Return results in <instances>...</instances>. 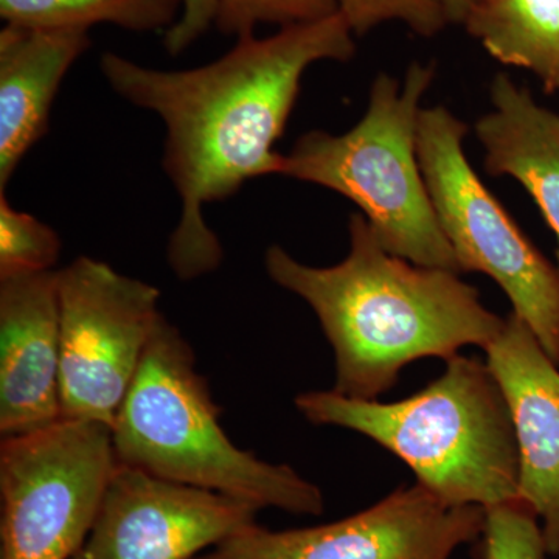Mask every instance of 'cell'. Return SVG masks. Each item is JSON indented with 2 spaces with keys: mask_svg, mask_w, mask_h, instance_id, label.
<instances>
[{
  "mask_svg": "<svg viewBox=\"0 0 559 559\" xmlns=\"http://www.w3.org/2000/svg\"><path fill=\"white\" fill-rule=\"evenodd\" d=\"M355 51V35L336 13L267 38L242 36L229 53L197 69H151L103 55V76L114 92L157 114L167 130L164 167L180 200L167 249L176 277L218 270L223 248L205 223V205L226 200L249 180L280 175L283 154L275 143L305 72L319 61L352 60Z\"/></svg>",
  "mask_w": 559,
  "mask_h": 559,
  "instance_id": "cell-1",
  "label": "cell"
},
{
  "mask_svg": "<svg viewBox=\"0 0 559 559\" xmlns=\"http://www.w3.org/2000/svg\"><path fill=\"white\" fill-rule=\"evenodd\" d=\"M348 230V255L334 266H308L280 246L264 255L272 282L318 316L336 358L334 392L378 400L415 360H448L498 340L506 320L457 272L393 255L360 213H353Z\"/></svg>",
  "mask_w": 559,
  "mask_h": 559,
  "instance_id": "cell-2",
  "label": "cell"
},
{
  "mask_svg": "<svg viewBox=\"0 0 559 559\" xmlns=\"http://www.w3.org/2000/svg\"><path fill=\"white\" fill-rule=\"evenodd\" d=\"M294 404L312 425L353 430L392 452L448 506L487 510L520 499L509 404L488 364L473 356L448 359L436 381L395 403L316 390Z\"/></svg>",
  "mask_w": 559,
  "mask_h": 559,
  "instance_id": "cell-3",
  "label": "cell"
},
{
  "mask_svg": "<svg viewBox=\"0 0 559 559\" xmlns=\"http://www.w3.org/2000/svg\"><path fill=\"white\" fill-rule=\"evenodd\" d=\"M219 414L193 348L162 316L114 421L117 463L260 510L322 514L318 485L231 443Z\"/></svg>",
  "mask_w": 559,
  "mask_h": 559,
  "instance_id": "cell-4",
  "label": "cell"
},
{
  "mask_svg": "<svg viewBox=\"0 0 559 559\" xmlns=\"http://www.w3.org/2000/svg\"><path fill=\"white\" fill-rule=\"evenodd\" d=\"M433 76V62H412L403 81L380 73L362 119L344 134L301 135L293 151L283 154L280 175L347 198L393 255L462 274L418 157L421 100Z\"/></svg>",
  "mask_w": 559,
  "mask_h": 559,
  "instance_id": "cell-5",
  "label": "cell"
},
{
  "mask_svg": "<svg viewBox=\"0 0 559 559\" xmlns=\"http://www.w3.org/2000/svg\"><path fill=\"white\" fill-rule=\"evenodd\" d=\"M465 121L444 106L423 108L418 157L441 230L462 272H480L559 366V270L525 237L471 167Z\"/></svg>",
  "mask_w": 559,
  "mask_h": 559,
  "instance_id": "cell-6",
  "label": "cell"
},
{
  "mask_svg": "<svg viewBox=\"0 0 559 559\" xmlns=\"http://www.w3.org/2000/svg\"><path fill=\"white\" fill-rule=\"evenodd\" d=\"M112 429L84 419L2 439L0 559H72L116 473Z\"/></svg>",
  "mask_w": 559,
  "mask_h": 559,
  "instance_id": "cell-7",
  "label": "cell"
},
{
  "mask_svg": "<svg viewBox=\"0 0 559 559\" xmlns=\"http://www.w3.org/2000/svg\"><path fill=\"white\" fill-rule=\"evenodd\" d=\"M57 289L62 419L112 429L162 319L160 290L90 257L57 271Z\"/></svg>",
  "mask_w": 559,
  "mask_h": 559,
  "instance_id": "cell-8",
  "label": "cell"
},
{
  "mask_svg": "<svg viewBox=\"0 0 559 559\" xmlns=\"http://www.w3.org/2000/svg\"><path fill=\"white\" fill-rule=\"evenodd\" d=\"M484 507L448 506L418 481L345 520L272 532L259 524L193 559H450L481 538Z\"/></svg>",
  "mask_w": 559,
  "mask_h": 559,
  "instance_id": "cell-9",
  "label": "cell"
},
{
  "mask_svg": "<svg viewBox=\"0 0 559 559\" xmlns=\"http://www.w3.org/2000/svg\"><path fill=\"white\" fill-rule=\"evenodd\" d=\"M259 511L245 500L119 465L72 559H193L255 525Z\"/></svg>",
  "mask_w": 559,
  "mask_h": 559,
  "instance_id": "cell-10",
  "label": "cell"
},
{
  "mask_svg": "<svg viewBox=\"0 0 559 559\" xmlns=\"http://www.w3.org/2000/svg\"><path fill=\"white\" fill-rule=\"evenodd\" d=\"M485 352L513 421L520 498L538 516L547 554L559 555V366L514 312Z\"/></svg>",
  "mask_w": 559,
  "mask_h": 559,
  "instance_id": "cell-11",
  "label": "cell"
},
{
  "mask_svg": "<svg viewBox=\"0 0 559 559\" xmlns=\"http://www.w3.org/2000/svg\"><path fill=\"white\" fill-rule=\"evenodd\" d=\"M57 271L0 278V433L62 419Z\"/></svg>",
  "mask_w": 559,
  "mask_h": 559,
  "instance_id": "cell-12",
  "label": "cell"
},
{
  "mask_svg": "<svg viewBox=\"0 0 559 559\" xmlns=\"http://www.w3.org/2000/svg\"><path fill=\"white\" fill-rule=\"evenodd\" d=\"M90 47V31L7 24L0 32V193L46 134L62 80Z\"/></svg>",
  "mask_w": 559,
  "mask_h": 559,
  "instance_id": "cell-13",
  "label": "cell"
},
{
  "mask_svg": "<svg viewBox=\"0 0 559 559\" xmlns=\"http://www.w3.org/2000/svg\"><path fill=\"white\" fill-rule=\"evenodd\" d=\"M489 97L492 110L476 123L485 168L516 179L532 194L557 237L559 270V116L506 73L495 76Z\"/></svg>",
  "mask_w": 559,
  "mask_h": 559,
  "instance_id": "cell-14",
  "label": "cell"
},
{
  "mask_svg": "<svg viewBox=\"0 0 559 559\" xmlns=\"http://www.w3.org/2000/svg\"><path fill=\"white\" fill-rule=\"evenodd\" d=\"M463 25L495 60L559 92V0H479Z\"/></svg>",
  "mask_w": 559,
  "mask_h": 559,
  "instance_id": "cell-15",
  "label": "cell"
},
{
  "mask_svg": "<svg viewBox=\"0 0 559 559\" xmlns=\"http://www.w3.org/2000/svg\"><path fill=\"white\" fill-rule=\"evenodd\" d=\"M182 13V0H0L7 24L76 28L112 24L132 32H167Z\"/></svg>",
  "mask_w": 559,
  "mask_h": 559,
  "instance_id": "cell-16",
  "label": "cell"
},
{
  "mask_svg": "<svg viewBox=\"0 0 559 559\" xmlns=\"http://www.w3.org/2000/svg\"><path fill=\"white\" fill-rule=\"evenodd\" d=\"M61 253L57 231L21 212L0 193V278L53 271Z\"/></svg>",
  "mask_w": 559,
  "mask_h": 559,
  "instance_id": "cell-17",
  "label": "cell"
},
{
  "mask_svg": "<svg viewBox=\"0 0 559 559\" xmlns=\"http://www.w3.org/2000/svg\"><path fill=\"white\" fill-rule=\"evenodd\" d=\"M337 13V0H218L215 25L224 35H253L261 24H307Z\"/></svg>",
  "mask_w": 559,
  "mask_h": 559,
  "instance_id": "cell-18",
  "label": "cell"
},
{
  "mask_svg": "<svg viewBox=\"0 0 559 559\" xmlns=\"http://www.w3.org/2000/svg\"><path fill=\"white\" fill-rule=\"evenodd\" d=\"M481 538L480 559H546L538 516L521 498L487 509Z\"/></svg>",
  "mask_w": 559,
  "mask_h": 559,
  "instance_id": "cell-19",
  "label": "cell"
},
{
  "mask_svg": "<svg viewBox=\"0 0 559 559\" xmlns=\"http://www.w3.org/2000/svg\"><path fill=\"white\" fill-rule=\"evenodd\" d=\"M337 13L355 36L400 21L423 38H432L450 24L439 0H337Z\"/></svg>",
  "mask_w": 559,
  "mask_h": 559,
  "instance_id": "cell-20",
  "label": "cell"
},
{
  "mask_svg": "<svg viewBox=\"0 0 559 559\" xmlns=\"http://www.w3.org/2000/svg\"><path fill=\"white\" fill-rule=\"evenodd\" d=\"M218 0H182V13L178 22L165 32V49L179 55L200 39L210 25L215 24Z\"/></svg>",
  "mask_w": 559,
  "mask_h": 559,
  "instance_id": "cell-21",
  "label": "cell"
},
{
  "mask_svg": "<svg viewBox=\"0 0 559 559\" xmlns=\"http://www.w3.org/2000/svg\"><path fill=\"white\" fill-rule=\"evenodd\" d=\"M441 9L447 14L450 24H465L471 10L476 7L479 0H439Z\"/></svg>",
  "mask_w": 559,
  "mask_h": 559,
  "instance_id": "cell-22",
  "label": "cell"
}]
</instances>
